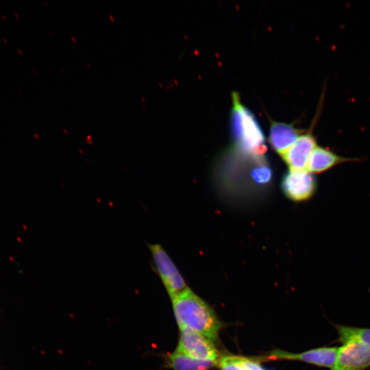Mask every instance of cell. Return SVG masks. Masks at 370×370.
<instances>
[{"label": "cell", "instance_id": "1", "mask_svg": "<svg viewBox=\"0 0 370 370\" xmlns=\"http://www.w3.org/2000/svg\"><path fill=\"white\" fill-rule=\"evenodd\" d=\"M173 310L180 330L187 329L217 341L222 324L210 306L190 288L171 298Z\"/></svg>", "mask_w": 370, "mask_h": 370}, {"label": "cell", "instance_id": "2", "mask_svg": "<svg viewBox=\"0 0 370 370\" xmlns=\"http://www.w3.org/2000/svg\"><path fill=\"white\" fill-rule=\"evenodd\" d=\"M231 127L236 151L246 156L262 157L267 151L264 134L252 112L232 93Z\"/></svg>", "mask_w": 370, "mask_h": 370}, {"label": "cell", "instance_id": "3", "mask_svg": "<svg viewBox=\"0 0 370 370\" xmlns=\"http://www.w3.org/2000/svg\"><path fill=\"white\" fill-rule=\"evenodd\" d=\"M156 273L160 277L171 299L188 288L165 249L159 244H149Z\"/></svg>", "mask_w": 370, "mask_h": 370}, {"label": "cell", "instance_id": "6", "mask_svg": "<svg viewBox=\"0 0 370 370\" xmlns=\"http://www.w3.org/2000/svg\"><path fill=\"white\" fill-rule=\"evenodd\" d=\"M370 367V347L352 340L338 347L336 356L330 370H365Z\"/></svg>", "mask_w": 370, "mask_h": 370}, {"label": "cell", "instance_id": "12", "mask_svg": "<svg viewBox=\"0 0 370 370\" xmlns=\"http://www.w3.org/2000/svg\"><path fill=\"white\" fill-rule=\"evenodd\" d=\"M338 333V342L355 340L359 341L370 347V328L333 324Z\"/></svg>", "mask_w": 370, "mask_h": 370}, {"label": "cell", "instance_id": "8", "mask_svg": "<svg viewBox=\"0 0 370 370\" xmlns=\"http://www.w3.org/2000/svg\"><path fill=\"white\" fill-rule=\"evenodd\" d=\"M338 347H321L300 353H291L281 350L271 352L265 358L269 360H297L320 367L331 368L336 358Z\"/></svg>", "mask_w": 370, "mask_h": 370}, {"label": "cell", "instance_id": "4", "mask_svg": "<svg viewBox=\"0 0 370 370\" xmlns=\"http://www.w3.org/2000/svg\"><path fill=\"white\" fill-rule=\"evenodd\" d=\"M311 125L297 140V141L282 156L284 162L289 169H306L310 156L314 149L318 145L313 130L322 110L324 92Z\"/></svg>", "mask_w": 370, "mask_h": 370}, {"label": "cell", "instance_id": "14", "mask_svg": "<svg viewBox=\"0 0 370 370\" xmlns=\"http://www.w3.org/2000/svg\"><path fill=\"white\" fill-rule=\"evenodd\" d=\"M244 362L247 370H266L261 367L259 361H255V360L246 358Z\"/></svg>", "mask_w": 370, "mask_h": 370}, {"label": "cell", "instance_id": "7", "mask_svg": "<svg viewBox=\"0 0 370 370\" xmlns=\"http://www.w3.org/2000/svg\"><path fill=\"white\" fill-rule=\"evenodd\" d=\"M176 349L199 360L218 362L220 358L212 341L187 329L180 330Z\"/></svg>", "mask_w": 370, "mask_h": 370}, {"label": "cell", "instance_id": "11", "mask_svg": "<svg viewBox=\"0 0 370 370\" xmlns=\"http://www.w3.org/2000/svg\"><path fill=\"white\" fill-rule=\"evenodd\" d=\"M164 367L173 370H208L218 366V362L205 361L193 358L175 349L164 356Z\"/></svg>", "mask_w": 370, "mask_h": 370}, {"label": "cell", "instance_id": "9", "mask_svg": "<svg viewBox=\"0 0 370 370\" xmlns=\"http://www.w3.org/2000/svg\"><path fill=\"white\" fill-rule=\"evenodd\" d=\"M305 131L293 124L271 121L269 141L273 149L282 156Z\"/></svg>", "mask_w": 370, "mask_h": 370}, {"label": "cell", "instance_id": "10", "mask_svg": "<svg viewBox=\"0 0 370 370\" xmlns=\"http://www.w3.org/2000/svg\"><path fill=\"white\" fill-rule=\"evenodd\" d=\"M358 161L359 158L341 156L328 147L317 145L310 156L306 169L313 174H318L343 163Z\"/></svg>", "mask_w": 370, "mask_h": 370}, {"label": "cell", "instance_id": "5", "mask_svg": "<svg viewBox=\"0 0 370 370\" xmlns=\"http://www.w3.org/2000/svg\"><path fill=\"white\" fill-rule=\"evenodd\" d=\"M318 186L315 174L306 169H289L283 176L281 182L284 195L295 202L311 199L317 191Z\"/></svg>", "mask_w": 370, "mask_h": 370}, {"label": "cell", "instance_id": "13", "mask_svg": "<svg viewBox=\"0 0 370 370\" xmlns=\"http://www.w3.org/2000/svg\"><path fill=\"white\" fill-rule=\"evenodd\" d=\"M221 370H247L244 364V357L225 356L221 357L218 366Z\"/></svg>", "mask_w": 370, "mask_h": 370}]
</instances>
